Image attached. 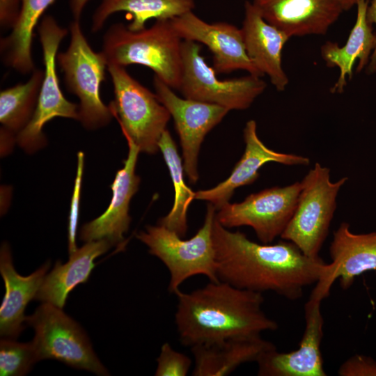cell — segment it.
I'll return each mask as SVG.
<instances>
[{
	"instance_id": "cell-1",
	"label": "cell",
	"mask_w": 376,
	"mask_h": 376,
	"mask_svg": "<svg viewBox=\"0 0 376 376\" xmlns=\"http://www.w3.org/2000/svg\"><path fill=\"white\" fill-rule=\"evenodd\" d=\"M212 236L219 280L241 289L271 291L295 301L328 268L321 258L306 256L290 241L254 242L244 233L224 227L216 216Z\"/></svg>"
},
{
	"instance_id": "cell-2",
	"label": "cell",
	"mask_w": 376,
	"mask_h": 376,
	"mask_svg": "<svg viewBox=\"0 0 376 376\" xmlns=\"http://www.w3.org/2000/svg\"><path fill=\"white\" fill-rule=\"evenodd\" d=\"M175 322L180 343L192 347L228 338L260 336L278 323L262 308L263 293L219 281L190 292L179 290Z\"/></svg>"
},
{
	"instance_id": "cell-3",
	"label": "cell",
	"mask_w": 376,
	"mask_h": 376,
	"mask_svg": "<svg viewBox=\"0 0 376 376\" xmlns=\"http://www.w3.org/2000/svg\"><path fill=\"white\" fill-rule=\"evenodd\" d=\"M182 40L171 19L156 20L149 28L131 31L123 23L105 32L102 52L108 65H141L173 89H179L182 77Z\"/></svg>"
},
{
	"instance_id": "cell-4",
	"label": "cell",
	"mask_w": 376,
	"mask_h": 376,
	"mask_svg": "<svg viewBox=\"0 0 376 376\" xmlns=\"http://www.w3.org/2000/svg\"><path fill=\"white\" fill-rule=\"evenodd\" d=\"M216 212L214 205L209 203L203 226L189 240H183L159 224L147 226L146 230L136 235L148 247L149 253L158 258L167 267L170 292L175 294L185 280L195 275H205L210 281H219L212 236Z\"/></svg>"
},
{
	"instance_id": "cell-5",
	"label": "cell",
	"mask_w": 376,
	"mask_h": 376,
	"mask_svg": "<svg viewBox=\"0 0 376 376\" xmlns=\"http://www.w3.org/2000/svg\"><path fill=\"white\" fill-rule=\"evenodd\" d=\"M69 30L70 45L66 51L57 54L56 63L64 74L67 89L79 100L78 120L85 128L96 130L108 125L113 116L100 94L107 62L102 52L91 47L79 20H73Z\"/></svg>"
},
{
	"instance_id": "cell-6",
	"label": "cell",
	"mask_w": 376,
	"mask_h": 376,
	"mask_svg": "<svg viewBox=\"0 0 376 376\" xmlns=\"http://www.w3.org/2000/svg\"><path fill=\"white\" fill-rule=\"evenodd\" d=\"M113 88L109 105L125 137L149 155L155 154L158 143L171 117L155 93L141 84L125 69L108 65Z\"/></svg>"
},
{
	"instance_id": "cell-7",
	"label": "cell",
	"mask_w": 376,
	"mask_h": 376,
	"mask_svg": "<svg viewBox=\"0 0 376 376\" xmlns=\"http://www.w3.org/2000/svg\"><path fill=\"white\" fill-rule=\"evenodd\" d=\"M328 168L316 163L301 181L295 212L281 237L294 243L304 254L316 258L329 233L336 196L347 180H330Z\"/></svg>"
},
{
	"instance_id": "cell-8",
	"label": "cell",
	"mask_w": 376,
	"mask_h": 376,
	"mask_svg": "<svg viewBox=\"0 0 376 376\" xmlns=\"http://www.w3.org/2000/svg\"><path fill=\"white\" fill-rule=\"evenodd\" d=\"M38 33L42 50L44 77L33 117L16 136L17 144L29 154L36 152L47 144L43 133L47 123L56 117L79 120V104L65 97L56 73L57 51L68 30L60 26L52 16L47 15L39 25Z\"/></svg>"
},
{
	"instance_id": "cell-9",
	"label": "cell",
	"mask_w": 376,
	"mask_h": 376,
	"mask_svg": "<svg viewBox=\"0 0 376 376\" xmlns=\"http://www.w3.org/2000/svg\"><path fill=\"white\" fill-rule=\"evenodd\" d=\"M35 331L32 341L39 361L58 360L72 368L98 375H109L95 354L84 330L61 308L42 303L26 316Z\"/></svg>"
},
{
	"instance_id": "cell-10",
	"label": "cell",
	"mask_w": 376,
	"mask_h": 376,
	"mask_svg": "<svg viewBox=\"0 0 376 376\" xmlns=\"http://www.w3.org/2000/svg\"><path fill=\"white\" fill-rule=\"evenodd\" d=\"M182 77L180 90L184 97L214 104L230 110H244L266 88L261 77L219 79L201 54V45L190 40L182 43Z\"/></svg>"
},
{
	"instance_id": "cell-11",
	"label": "cell",
	"mask_w": 376,
	"mask_h": 376,
	"mask_svg": "<svg viewBox=\"0 0 376 376\" xmlns=\"http://www.w3.org/2000/svg\"><path fill=\"white\" fill-rule=\"evenodd\" d=\"M301 189V182H296L263 189L241 203L225 204L217 210L216 219L226 228L250 226L262 243H271L290 221Z\"/></svg>"
},
{
	"instance_id": "cell-12",
	"label": "cell",
	"mask_w": 376,
	"mask_h": 376,
	"mask_svg": "<svg viewBox=\"0 0 376 376\" xmlns=\"http://www.w3.org/2000/svg\"><path fill=\"white\" fill-rule=\"evenodd\" d=\"M153 84L157 98L173 118L182 150L184 170L189 182L195 184L199 178L198 157L201 143L229 110L219 105L182 98L155 75Z\"/></svg>"
},
{
	"instance_id": "cell-13",
	"label": "cell",
	"mask_w": 376,
	"mask_h": 376,
	"mask_svg": "<svg viewBox=\"0 0 376 376\" xmlns=\"http://www.w3.org/2000/svg\"><path fill=\"white\" fill-rule=\"evenodd\" d=\"M324 299L312 291L305 304V329L299 347L279 352L274 347L257 360L260 376H325L320 345L324 319L320 304Z\"/></svg>"
},
{
	"instance_id": "cell-14",
	"label": "cell",
	"mask_w": 376,
	"mask_h": 376,
	"mask_svg": "<svg viewBox=\"0 0 376 376\" xmlns=\"http://www.w3.org/2000/svg\"><path fill=\"white\" fill-rule=\"evenodd\" d=\"M171 23L182 40L203 43L208 47L217 74L242 70L263 76L246 54L241 29L227 22L207 23L193 11L171 19Z\"/></svg>"
},
{
	"instance_id": "cell-15",
	"label": "cell",
	"mask_w": 376,
	"mask_h": 376,
	"mask_svg": "<svg viewBox=\"0 0 376 376\" xmlns=\"http://www.w3.org/2000/svg\"><path fill=\"white\" fill-rule=\"evenodd\" d=\"M126 140L128 153L123 167L117 171L111 185V201L103 214L83 225L79 237L84 242L107 240L114 246L123 241L124 234L129 229L130 203L140 183V178L135 173L140 150L131 140Z\"/></svg>"
},
{
	"instance_id": "cell-16",
	"label": "cell",
	"mask_w": 376,
	"mask_h": 376,
	"mask_svg": "<svg viewBox=\"0 0 376 376\" xmlns=\"http://www.w3.org/2000/svg\"><path fill=\"white\" fill-rule=\"evenodd\" d=\"M243 136L246 144L244 152L228 178L213 188L196 191L195 199L206 201L217 210L229 203L237 188L255 182L259 177V169L265 164L272 162L288 166H306L310 162L306 157L282 153L267 148L258 136L254 120L246 123Z\"/></svg>"
},
{
	"instance_id": "cell-17",
	"label": "cell",
	"mask_w": 376,
	"mask_h": 376,
	"mask_svg": "<svg viewBox=\"0 0 376 376\" xmlns=\"http://www.w3.org/2000/svg\"><path fill=\"white\" fill-rule=\"evenodd\" d=\"M269 24L290 38L324 35L344 11L339 0H253Z\"/></svg>"
},
{
	"instance_id": "cell-18",
	"label": "cell",
	"mask_w": 376,
	"mask_h": 376,
	"mask_svg": "<svg viewBox=\"0 0 376 376\" xmlns=\"http://www.w3.org/2000/svg\"><path fill=\"white\" fill-rule=\"evenodd\" d=\"M329 253L331 262L315 284L329 293L338 279L341 288L347 290L357 276L376 270V232L353 233L349 224L343 222L334 233Z\"/></svg>"
},
{
	"instance_id": "cell-19",
	"label": "cell",
	"mask_w": 376,
	"mask_h": 376,
	"mask_svg": "<svg viewBox=\"0 0 376 376\" xmlns=\"http://www.w3.org/2000/svg\"><path fill=\"white\" fill-rule=\"evenodd\" d=\"M246 54L262 75H267L279 91H283L289 79L282 67V51L290 38L285 32L267 22L252 2L244 4L241 28Z\"/></svg>"
},
{
	"instance_id": "cell-20",
	"label": "cell",
	"mask_w": 376,
	"mask_h": 376,
	"mask_svg": "<svg viewBox=\"0 0 376 376\" xmlns=\"http://www.w3.org/2000/svg\"><path fill=\"white\" fill-rule=\"evenodd\" d=\"M49 261L27 276L19 275L15 269L10 249L6 242L0 249V273L5 283L6 293L0 307V335L3 338H16L26 322L24 311L35 297L47 274Z\"/></svg>"
},
{
	"instance_id": "cell-21",
	"label": "cell",
	"mask_w": 376,
	"mask_h": 376,
	"mask_svg": "<svg viewBox=\"0 0 376 376\" xmlns=\"http://www.w3.org/2000/svg\"><path fill=\"white\" fill-rule=\"evenodd\" d=\"M370 1L359 0L357 3V18L345 44L327 41L321 47V56L329 67H337L340 70L331 93H342L347 84V78L352 77L353 67L358 60L357 71L368 66L376 47V33L367 19L366 13Z\"/></svg>"
},
{
	"instance_id": "cell-22",
	"label": "cell",
	"mask_w": 376,
	"mask_h": 376,
	"mask_svg": "<svg viewBox=\"0 0 376 376\" xmlns=\"http://www.w3.org/2000/svg\"><path fill=\"white\" fill-rule=\"evenodd\" d=\"M276 347L261 336L233 338L191 347L194 376H224L240 365L257 361L265 351Z\"/></svg>"
},
{
	"instance_id": "cell-23",
	"label": "cell",
	"mask_w": 376,
	"mask_h": 376,
	"mask_svg": "<svg viewBox=\"0 0 376 376\" xmlns=\"http://www.w3.org/2000/svg\"><path fill=\"white\" fill-rule=\"evenodd\" d=\"M113 246L107 240L87 242L70 253L65 264L58 260L53 269L45 276L34 299L63 309L68 294L77 285L88 281L95 265V259Z\"/></svg>"
},
{
	"instance_id": "cell-24",
	"label": "cell",
	"mask_w": 376,
	"mask_h": 376,
	"mask_svg": "<svg viewBox=\"0 0 376 376\" xmlns=\"http://www.w3.org/2000/svg\"><path fill=\"white\" fill-rule=\"evenodd\" d=\"M195 0H102L92 17L91 30L99 31L109 16L120 11L130 14L131 31L146 28L150 19H172L192 11Z\"/></svg>"
},
{
	"instance_id": "cell-25",
	"label": "cell",
	"mask_w": 376,
	"mask_h": 376,
	"mask_svg": "<svg viewBox=\"0 0 376 376\" xmlns=\"http://www.w3.org/2000/svg\"><path fill=\"white\" fill-rule=\"evenodd\" d=\"M54 0H21L17 23L10 33L1 40L5 63L22 74L35 70L32 58L33 33L40 17Z\"/></svg>"
},
{
	"instance_id": "cell-26",
	"label": "cell",
	"mask_w": 376,
	"mask_h": 376,
	"mask_svg": "<svg viewBox=\"0 0 376 376\" xmlns=\"http://www.w3.org/2000/svg\"><path fill=\"white\" fill-rule=\"evenodd\" d=\"M164 161L169 169L175 191L173 205L167 215L159 219L157 224L163 226L183 237L187 231V211L195 192L188 187L184 180V166L177 146L166 129L158 143Z\"/></svg>"
},
{
	"instance_id": "cell-27",
	"label": "cell",
	"mask_w": 376,
	"mask_h": 376,
	"mask_svg": "<svg viewBox=\"0 0 376 376\" xmlns=\"http://www.w3.org/2000/svg\"><path fill=\"white\" fill-rule=\"evenodd\" d=\"M44 77V70L35 69L29 80L0 93L1 128L17 136L31 120Z\"/></svg>"
},
{
	"instance_id": "cell-28",
	"label": "cell",
	"mask_w": 376,
	"mask_h": 376,
	"mask_svg": "<svg viewBox=\"0 0 376 376\" xmlns=\"http://www.w3.org/2000/svg\"><path fill=\"white\" fill-rule=\"evenodd\" d=\"M38 357L32 342L19 343L3 338L0 342V375H26Z\"/></svg>"
},
{
	"instance_id": "cell-29",
	"label": "cell",
	"mask_w": 376,
	"mask_h": 376,
	"mask_svg": "<svg viewBox=\"0 0 376 376\" xmlns=\"http://www.w3.org/2000/svg\"><path fill=\"white\" fill-rule=\"evenodd\" d=\"M157 362L156 376H185L191 366L189 357L175 350L168 343L162 345Z\"/></svg>"
},
{
	"instance_id": "cell-30",
	"label": "cell",
	"mask_w": 376,
	"mask_h": 376,
	"mask_svg": "<svg viewBox=\"0 0 376 376\" xmlns=\"http://www.w3.org/2000/svg\"><path fill=\"white\" fill-rule=\"evenodd\" d=\"M84 154L80 151L77 153V173L75 180L74 188L70 201L68 222V247L69 253L75 251L76 234L77 229L79 203L81 191L82 178L84 173Z\"/></svg>"
},
{
	"instance_id": "cell-31",
	"label": "cell",
	"mask_w": 376,
	"mask_h": 376,
	"mask_svg": "<svg viewBox=\"0 0 376 376\" xmlns=\"http://www.w3.org/2000/svg\"><path fill=\"white\" fill-rule=\"evenodd\" d=\"M339 376H376V361L355 354L344 361L338 370Z\"/></svg>"
},
{
	"instance_id": "cell-32",
	"label": "cell",
	"mask_w": 376,
	"mask_h": 376,
	"mask_svg": "<svg viewBox=\"0 0 376 376\" xmlns=\"http://www.w3.org/2000/svg\"><path fill=\"white\" fill-rule=\"evenodd\" d=\"M21 0H0V24L11 28L17 22L21 9Z\"/></svg>"
},
{
	"instance_id": "cell-33",
	"label": "cell",
	"mask_w": 376,
	"mask_h": 376,
	"mask_svg": "<svg viewBox=\"0 0 376 376\" xmlns=\"http://www.w3.org/2000/svg\"><path fill=\"white\" fill-rule=\"evenodd\" d=\"M366 17L368 22L370 24H375L376 26V0H372L369 2ZM366 70L369 74L376 72V47L370 56Z\"/></svg>"
},
{
	"instance_id": "cell-34",
	"label": "cell",
	"mask_w": 376,
	"mask_h": 376,
	"mask_svg": "<svg viewBox=\"0 0 376 376\" xmlns=\"http://www.w3.org/2000/svg\"><path fill=\"white\" fill-rule=\"evenodd\" d=\"M90 0H69L70 9L74 20L80 19L85 6Z\"/></svg>"
},
{
	"instance_id": "cell-35",
	"label": "cell",
	"mask_w": 376,
	"mask_h": 376,
	"mask_svg": "<svg viewBox=\"0 0 376 376\" xmlns=\"http://www.w3.org/2000/svg\"><path fill=\"white\" fill-rule=\"evenodd\" d=\"M344 10L351 9L354 6L357 5L359 0H339Z\"/></svg>"
}]
</instances>
